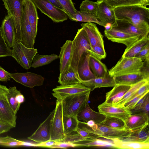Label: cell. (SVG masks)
I'll list each match as a JSON object with an SVG mask.
<instances>
[{"mask_svg": "<svg viewBox=\"0 0 149 149\" xmlns=\"http://www.w3.org/2000/svg\"><path fill=\"white\" fill-rule=\"evenodd\" d=\"M117 20L130 23L141 29L149 30V8L146 6L131 5L114 8Z\"/></svg>", "mask_w": 149, "mask_h": 149, "instance_id": "6da1fadb", "label": "cell"}, {"mask_svg": "<svg viewBox=\"0 0 149 149\" xmlns=\"http://www.w3.org/2000/svg\"><path fill=\"white\" fill-rule=\"evenodd\" d=\"M78 127L100 138L110 140L114 139L121 140L128 136L132 132L127 129H117L100 124L95 123L90 126L86 122L80 121H79Z\"/></svg>", "mask_w": 149, "mask_h": 149, "instance_id": "7a4b0ae2", "label": "cell"}, {"mask_svg": "<svg viewBox=\"0 0 149 149\" xmlns=\"http://www.w3.org/2000/svg\"><path fill=\"white\" fill-rule=\"evenodd\" d=\"M91 46L86 33L83 28L79 29L72 40L70 67L77 72V68L83 53L89 52Z\"/></svg>", "mask_w": 149, "mask_h": 149, "instance_id": "3957f363", "label": "cell"}, {"mask_svg": "<svg viewBox=\"0 0 149 149\" xmlns=\"http://www.w3.org/2000/svg\"><path fill=\"white\" fill-rule=\"evenodd\" d=\"M89 90L86 92L68 97L62 101L63 115L77 118L78 114L86 106L89 100Z\"/></svg>", "mask_w": 149, "mask_h": 149, "instance_id": "277c9868", "label": "cell"}, {"mask_svg": "<svg viewBox=\"0 0 149 149\" xmlns=\"http://www.w3.org/2000/svg\"><path fill=\"white\" fill-rule=\"evenodd\" d=\"M143 61L134 57L121 58L116 64L108 71L109 74L114 77L126 74L140 73Z\"/></svg>", "mask_w": 149, "mask_h": 149, "instance_id": "5b68a950", "label": "cell"}, {"mask_svg": "<svg viewBox=\"0 0 149 149\" xmlns=\"http://www.w3.org/2000/svg\"><path fill=\"white\" fill-rule=\"evenodd\" d=\"M8 14L11 17L13 23L15 41L21 42V24L23 13V0H2Z\"/></svg>", "mask_w": 149, "mask_h": 149, "instance_id": "8992f818", "label": "cell"}, {"mask_svg": "<svg viewBox=\"0 0 149 149\" xmlns=\"http://www.w3.org/2000/svg\"><path fill=\"white\" fill-rule=\"evenodd\" d=\"M12 51V57L26 70L31 68L33 58L38 52L36 48L27 47L20 42L16 41Z\"/></svg>", "mask_w": 149, "mask_h": 149, "instance_id": "52a82bcc", "label": "cell"}, {"mask_svg": "<svg viewBox=\"0 0 149 149\" xmlns=\"http://www.w3.org/2000/svg\"><path fill=\"white\" fill-rule=\"evenodd\" d=\"M51 123V140L58 141L65 136L63 122L62 101L56 100Z\"/></svg>", "mask_w": 149, "mask_h": 149, "instance_id": "ba28073f", "label": "cell"}, {"mask_svg": "<svg viewBox=\"0 0 149 149\" xmlns=\"http://www.w3.org/2000/svg\"><path fill=\"white\" fill-rule=\"evenodd\" d=\"M32 0L41 12L54 22H62L68 18V15L63 10L55 7L47 0Z\"/></svg>", "mask_w": 149, "mask_h": 149, "instance_id": "9c48e42d", "label": "cell"}, {"mask_svg": "<svg viewBox=\"0 0 149 149\" xmlns=\"http://www.w3.org/2000/svg\"><path fill=\"white\" fill-rule=\"evenodd\" d=\"M89 90H91L89 88L81 83L67 85H61L52 89L53 93L52 94L57 100L62 101L68 97Z\"/></svg>", "mask_w": 149, "mask_h": 149, "instance_id": "30bf717a", "label": "cell"}, {"mask_svg": "<svg viewBox=\"0 0 149 149\" xmlns=\"http://www.w3.org/2000/svg\"><path fill=\"white\" fill-rule=\"evenodd\" d=\"M98 9L96 18L104 27L107 24H111L112 27L116 25L117 19L115 15L114 8L109 5L105 0H100L96 1Z\"/></svg>", "mask_w": 149, "mask_h": 149, "instance_id": "8fae6325", "label": "cell"}, {"mask_svg": "<svg viewBox=\"0 0 149 149\" xmlns=\"http://www.w3.org/2000/svg\"><path fill=\"white\" fill-rule=\"evenodd\" d=\"M10 75L16 82L30 88L42 85L44 80L41 75L30 72L10 73Z\"/></svg>", "mask_w": 149, "mask_h": 149, "instance_id": "7c38bea8", "label": "cell"}, {"mask_svg": "<svg viewBox=\"0 0 149 149\" xmlns=\"http://www.w3.org/2000/svg\"><path fill=\"white\" fill-rule=\"evenodd\" d=\"M106 37L113 42L125 45L128 48L136 41L143 38L139 36L130 34L111 28L109 30L104 31Z\"/></svg>", "mask_w": 149, "mask_h": 149, "instance_id": "4fadbf2b", "label": "cell"}, {"mask_svg": "<svg viewBox=\"0 0 149 149\" xmlns=\"http://www.w3.org/2000/svg\"><path fill=\"white\" fill-rule=\"evenodd\" d=\"M54 110L40 124L36 130L28 139L38 143L51 140V123Z\"/></svg>", "mask_w": 149, "mask_h": 149, "instance_id": "5bb4252c", "label": "cell"}, {"mask_svg": "<svg viewBox=\"0 0 149 149\" xmlns=\"http://www.w3.org/2000/svg\"><path fill=\"white\" fill-rule=\"evenodd\" d=\"M100 112L106 116L120 119L124 121L132 114L130 110L123 107L115 106L104 102L98 107Z\"/></svg>", "mask_w": 149, "mask_h": 149, "instance_id": "9a60e30c", "label": "cell"}, {"mask_svg": "<svg viewBox=\"0 0 149 149\" xmlns=\"http://www.w3.org/2000/svg\"><path fill=\"white\" fill-rule=\"evenodd\" d=\"M21 42L27 47L34 48L36 38L34 37L32 27L23 10L21 21Z\"/></svg>", "mask_w": 149, "mask_h": 149, "instance_id": "2e32d148", "label": "cell"}, {"mask_svg": "<svg viewBox=\"0 0 149 149\" xmlns=\"http://www.w3.org/2000/svg\"><path fill=\"white\" fill-rule=\"evenodd\" d=\"M2 36L7 45L12 48L15 41V33L13 19L7 14L3 20L0 27Z\"/></svg>", "mask_w": 149, "mask_h": 149, "instance_id": "e0dca14e", "label": "cell"}, {"mask_svg": "<svg viewBox=\"0 0 149 149\" xmlns=\"http://www.w3.org/2000/svg\"><path fill=\"white\" fill-rule=\"evenodd\" d=\"M6 95H0V117L13 127L16 126V114L10 106Z\"/></svg>", "mask_w": 149, "mask_h": 149, "instance_id": "ac0fdd59", "label": "cell"}, {"mask_svg": "<svg viewBox=\"0 0 149 149\" xmlns=\"http://www.w3.org/2000/svg\"><path fill=\"white\" fill-rule=\"evenodd\" d=\"M90 54L89 52H85L83 53L77 68V73L81 83L95 77L89 66Z\"/></svg>", "mask_w": 149, "mask_h": 149, "instance_id": "d6986e66", "label": "cell"}, {"mask_svg": "<svg viewBox=\"0 0 149 149\" xmlns=\"http://www.w3.org/2000/svg\"><path fill=\"white\" fill-rule=\"evenodd\" d=\"M81 25L86 33L91 47L97 45L104 46L103 36L96 24L89 22L82 23Z\"/></svg>", "mask_w": 149, "mask_h": 149, "instance_id": "ffe728a7", "label": "cell"}, {"mask_svg": "<svg viewBox=\"0 0 149 149\" xmlns=\"http://www.w3.org/2000/svg\"><path fill=\"white\" fill-rule=\"evenodd\" d=\"M22 7L23 10L32 27L33 35L36 38L38 31L39 19L36 7L32 0H23Z\"/></svg>", "mask_w": 149, "mask_h": 149, "instance_id": "44dd1931", "label": "cell"}, {"mask_svg": "<svg viewBox=\"0 0 149 149\" xmlns=\"http://www.w3.org/2000/svg\"><path fill=\"white\" fill-rule=\"evenodd\" d=\"M72 45V40H67L61 47L58 56L60 60V74H63L66 72L69 69Z\"/></svg>", "mask_w": 149, "mask_h": 149, "instance_id": "7402d4cb", "label": "cell"}, {"mask_svg": "<svg viewBox=\"0 0 149 149\" xmlns=\"http://www.w3.org/2000/svg\"><path fill=\"white\" fill-rule=\"evenodd\" d=\"M106 117L103 113L92 109L88 103L85 107L78 114L77 118L79 121L87 122L92 120L95 124H100L105 120Z\"/></svg>", "mask_w": 149, "mask_h": 149, "instance_id": "603a6c76", "label": "cell"}, {"mask_svg": "<svg viewBox=\"0 0 149 149\" xmlns=\"http://www.w3.org/2000/svg\"><path fill=\"white\" fill-rule=\"evenodd\" d=\"M116 30L142 37L148 35L149 30L139 28L129 22L117 20L116 25L112 27Z\"/></svg>", "mask_w": 149, "mask_h": 149, "instance_id": "cb8c5ba5", "label": "cell"}, {"mask_svg": "<svg viewBox=\"0 0 149 149\" xmlns=\"http://www.w3.org/2000/svg\"><path fill=\"white\" fill-rule=\"evenodd\" d=\"M149 115L144 113L132 114L124 122L126 128L132 131L148 124Z\"/></svg>", "mask_w": 149, "mask_h": 149, "instance_id": "d4e9b609", "label": "cell"}, {"mask_svg": "<svg viewBox=\"0 0 149 149\" xmlns=\"http://www.w3.org/2000/svg\"><path fill=\"white\" fill-rule=\"evenodd\" d=\"M131 86L122 84H116L106 95L104 102L114 105L119 102L130 88Z\"/></svg>", "mask_w": 149, "mask_h": 149, "instance_id": "484cf974", "label": "cell"}, {"mask_svg": "<svg viewBox=\"0 0 149 149\" xmlns=\"http://www.w3.org/2000/svg\"><path fill=\"white\" fill-rule=\"evenodd\" d=\"M81 84L89 88L91 91L97 88L113 87L116 85L114 77L109 74L104 77H95Z\"/></svg>", "mask_w": 149, "mask_h": 149, "instance_id": "4316f807", "label": "cell"}, {"mask_svg": "<svg viewBox=\"0 0 149 149\" xmlns=\"http://www.w3.org/2000/svg\"><path fill=\"white\" fill-rule=\"evenodd\" d=\"M131 131L128 136L120 140L125 141L149 142L148 124Z\"/></svg>", "mask_w": 149, "mask_h": 149, "instance_id": "83f0119b", "label": "cell"}, {"mask_svg": "<svg viewBox=\"0 0 149 149\" xmlns=\"http://www.w3.org/2000/svg\"><path fill=\"white\" fill-rule=\"evenodd\" d=\"M89 64L95 77H104L109 74L106 65L101 60L91 54L89 57Z\"/></svg>", "mask_w": 149, "mask_h": 149, "instance_id": "f1b7e54d", "label": "cell"}, {"mask_svg": "<svg viewBox=\"0 0 149 149\" xmlns=\"http://www.w3.org/2000/svg\"><path fill=\"white\" fill-rule=\"evenodd\" d=\"M149 44L148 35L142 38L128 48H126L121 58L134 57L142 49Z\"/></svg>", "mask_w": 149, "mask_h": 149, "instance_id": "f546056e", "label": "cell"}, {"mask_svg": "<svg viewBox=\"0 0 149 149\" xmlns=\"http://www.w3.org/2000/svg\"><path fill=\"white\" fill-rule=\"evenodd\" d=\"M114 148L128 149H148L149 142H139L132 141H125L118 139L112 140Z\"/></svg>", "mask_w": 149, "mask_h": 149, "instance_id": "4dcf8cb0", "label": "cell"}, {"mask_svg": "<svg viewBox=\"0 0 149 149\" xmlns=\"http://www.w3.org/2000/svg\"><path fill=\"white\" fill-rule=\"evenodd\" d=\"M116 84L132 86L145 80L140 73L126 74L113 77Z\"/></svg>", "mask_w": 149, "mask_h": 149, "instance_id": "1f68e13d", "label": "cell"}, {"mask_svg": "<svg viewBox=\"0 0 149 149\" xmlns=\"http://www.w3.org/2000/svg\"><path fill=\"white\" fill-rule=\"evenodd\" d=\"M58 82L61 85H70L81 83L77 72L70 67L66 72L60 74Z\"/></svg>", "mask_w": 149, "mask_h": 149, "instance_id": "d6a6232c", "label": "cell"}, {"mask_svg": "<svg viewBox=\"0 0 149 149\" xmlns=\"http://www.w3.org/2000/svg\"><path fill=\"white\" fill-rule=\"evenodd\" d=\"M58 58V56L54 54L47 55L36 54L33 58L31 67L36 68L47 65Z\"/></svg>", "mask_w": 149, "mask_h": 149, "instance_id": "836d02e7", "label": "cell"}, {"mask_svg": "<svg viewBox=\"0 0 149 149\" xmlns=\"http://www.w3.org/2000/svg\"><path fill=\"white\" fill-rule=\"evenodd\" d=\"M79 121L77 118L63 115V125L65 135L76 132Z\"/></svg>", "mask_w": 149, "mask_h": 149, "instance_id": "e575fe53", "label": "cell"}, {"mask_svg": "<svg viewBox=\"0 0 149 149\" xmlns=\"http://www.w3.org/2000/svg\"><path fill=\"white\" fill-rule=\"evenodd\" d=\"M79 9L81 12L96 17L98 4L97 2H94L89 0H84L82 1L80 4Z\"/></svg>", "mask_w": 149, "mask_h": 149, "instance_id": "d590c367", "label": "cell"}, {"mask_svg": "<svg viewBox=\"0 0 149 149\" xmlns=\"http://www.w3.org/2000/svg\"><path fill=\"white\" fill-rule=\"evenodd\" d=\"M112 8H115L131 5H139L147 6L149 3L143 0H105Z\"/></svg>", "mask_w": 149, "mask_h": 149, "instance_id": "8d00e7d4", "label": "cell"}, {"mask_svg": "<svg viewBox=\"0 0 149 149\" xmlns=\"http://www.w3.org/2000/svg\"><path fill=\"white\" fill-rule=\"evenodd\" d=\"M8 89V92L6 96L10 106L16 115L20 106L16 100V96L19 91L17 90L15 86L10 87Z\"/></svg>", "mask_w": 149, "mask_h": 149, "instance_id": "74e56055", "label": "cell"}, {"mask_svg": "<svg viewBox=\"0 0 149 149\" xmlns=\"http://www.w3.org/2000/svg\"><path fill=\"white\" fill-rule=\"evenodd\" d=\"M100 124L117 129H127L123 120L114 117L106 116L105 120Z\"/></svg>", "mask_w": 149, "mask_h": 149, "instance_id": "f35d334b", "label": "cell"}, {"mask_svg": "<svg viewBox=\"0 0 149 149\" xmlns=\"http://www.w3.org/2000/svg\"><path fill=\"white\" fill-rule=\"evenodd\" d=\"M149 80H143L131 86L130 88L125 94L123 97L115 104V106L123 107L124 104L134 93L142 86Z\"/></svg>", "mask_w": 149, "mask_h": 149, "instance_id": "ab89813d", "label": "cell"}, {"mask_svg": "<svg viewBox=\"0 0 149 149\" xmlns=\"http://www.w3.org/2000/svg\"><path fill=\"white\" fill-rule=\"evenodd\" d=\"M92 140H93L87 139L83 137L79 133L76 132V133L73 132L65 135V137L63 139L58 142L74 144H76L77 147L78 144L83 143Z\"/></svg>", "mask_w": 149, "mask_h": 149, "instance_id": "60d3db41", "label": "cell"}, {"mask_svg": "<svg viewBox=\"0 0 149 149\" xmlns=\"http://www.w3.org/2000/svg\"><path fill=\"white\" fill-rule=\"evenodd\" d=\"M63 10L68 16V18L72 20L76 13L77 10L76 9L72 0H57Z\"/></svg>", "mask_w": 149, "mask_h": 149, "instance_id": "b9f144b4", "label": "cell"}, {"mask_svg": "<svg viewBox=\"0 0 149 149\" xmlns=\"http://www.w3.org/2000/svg\"><path fill=\"white\" fill-rule=\"evenodd\" d=\"M77 146L108 147L114 148V145L112 140V141H109L101 140L98 139L83 143L78 144Z\"/></svg>", "mask_w": 149, "mask_h": 149, "instance_id": "7bdbcfd3", "label": "cell"}, {"mask_svg": "<svg viewBox=\"0 0 149 149\" xmlns=\"http://www.w3.org/2000/svg\"><path fill=\"white\" fill-rule=\"evenodd\" d=\"M24 142L8 136L0 137V146L4 147H15L23 146Z\"/></svg>", "mask_w": 149, "mask_h": 149, "instance_id": "ee69618b", "label": "cell"}, {"mask_svg": "<svg viewBox=\"0 0 149 149\" xmlns=\"http://www.w3.org/2000/svg\"><path fill=\"white\" fill-rule=\"evenodd\" d=\"M72 20L76 22L94 23L101 26L100 23L96 17L91 16L78 10Z\"/></svg>", "mask_w": 149, "mask_h": 149, "instance_id": "f6af8a7d", "label": "cell"}, {"mask_svg": "<svg viewBox=\"0 0 149 149\" xmlns=\"http://www.w3.org/2000/svg\"><path fill=\"white\" fill-rule=\"evenodd\" d=\"M149 92L146 94L143 102L138 107L130 110L132 114L144 113L149 115Z\"/></svg>", "mask_w": 149, "mask_h": 149, "instance_id": "bcb514c9", "label": "cell"}, {"mask_svg": "<svg viewBox=\"0 0 149 149\" xmlns=\"http://www.w3.org/2000/svg\"><path fill=\"white\" fill-rule=\"evenodd\" d=\"M6 56H12V49L6 44L0 28V58Z\"/></svg>", "mask_w": 149, "mask_h": 149, "instance_id": "7dc6e473", "label": "cell"}, {"mask_svg": "<svg viewBox=\"0 0 149 149\" xmlns=\"http://www.w3.org/2000/svg\"><path fill=\"white\" fill-rule=\"evenodd\" d=\"M90 54L101 60L106 57V53L104 46L97 45L91 47Z\"/></svg>", "mask_w": 149, "mask_h": 149, "instance_id": "c3c4849f", "label": "cell"}, {"mask_svg": "<svg viewBox=\"0 0 149 149\" xmlns=\"http://www.w3.org/2000/svg\"><path fill=\"white\" fill-rule=\"evenodd\" d=\"M76 132L83 137L89 140H94L100 138L99 136L91 133L78 127Z\"/></svg>", "mask_w": 149, "mask_h": 149, "instance_id": "681fc988", "label": "cell"}, {"mask_svg": "<svg viewBox=\"0 0 149 149\" xmlns=\"http://www.w3.org/2000/svg\"><path fill=\"white\" fill-rule=\"evenodd\" d=\"M149 92V91H148L142 95L136 96L132 100L126 102L124 104L123 107L129 110L132 109L139 100Z\"/></svg>", "mask_w": 149, "mask_h": 149, "instance_id": "f907efd6", "label": "cell"}, {"mask_svg": "<svg viewBox=\"0 0 149 149\" xmlns=\"http://www.w3.org/2000/svg\"><path fill=\"white\" fill-rule=\"evenodd\" d=\"M148 91H149V81L147 82L140 87L127 100V102L132 100L136 96L142 95Z\"/></svg>", "mask_w": 149, "mask_h": 149, "instance_id": "816d5d0a", "label": "cell"}, {"mask_svg": "<svg viewBox=\"0 0 149 149\" xmlns=\"http://www.w3.org/2000/svg\"><path fill=\"white\" fill-rule=\"evenodd\" d=\"M143 64L140 70V73L145 80H149V58L143 61Z\"/></svg>", "mask_w": 149, "mask_h": 149, "instance_id": "f5cc1de1", "label": "cell"}, {"mask_svg": "<svg viewBox=\"0 0 149 149\" xmlns=\"http://www.w3.org/2000/svg\"><path fill=\"white\" fill-rule=\"evenodd\" d=\"M134 57L141 59L143 61L149 58V44L142 49Z\"/></svg>", "mask_w": 149, "mask_h": 149, "instance_id": "db71d44e", "label": "cell"}, {"mask_svg": "<svg viewBox=\"0 0 149 149\" xmlns=\"http://www.w3.org/2000/svg\"><path fill=\"white\" fill-rule=\"evenodd\" d=\"M11 78L10 73L0 66V81H7Z\"/></svg>", "mask_w": 149, "mask_h": 149, "instance_id": "11a10c76", "label": "cell"}, {"mask_svg": "<svg viewBox=\"0 0 149 149\" xmlns=\"http://www.w3.org/2000/svg\"><path fill=\"white\" fill-rule=\"evenodd\" d=\"M77 147L76 144H74L58 142L57 143L52 146L50 148H67L69 147Z\"/></svg>", "mask_w": 149, "mask_h": 149, "instance_id": "9f6ffc18", "label": "cell"}, {"mask_svg": "<svg viewBox=\"0 0 149 149\" xmlns=\"http://www.w3.org/2000/svg\"><path fill=\"white\" fill-rule=\"evenodd\" d=\"M13 127L11 125L3 121L0 122V134L7 132Z\"/></svg>", "mask_w": 149, "mask_h": 149, "instance_id": "6f0895ef", "label": "cell"}, {"mask_svg": "<svg viewBox=\"0 0 149 149\" xmlns=\"http://www.w3.org/2000/svg\"><path fill=\"white\" fill-rule=\"evenodd\" d=\"M58 141L50 140L46 141L39 143H36V147L51 148L52 146L56 144Z\"/></svg>", "mask_w": 149, "mask_h": 149, "instance_id": "680465c9", "label": "cell"}, {"mask_svg": "<svg viewBox=\"0 0 149 149\" xmlns=\"http://www.w3.org/2000/svg\"><path fill=\"white\" fill-rule=\"evenodd\" d=\"M16 100L17 102L20 105L24 101V96L21 93L20 91L16 96Z\"/></svg>", "mask_w": 149, "mask_h": 149, "instance_id": "91938a15", "label": "cell"}, {"mask_svg": "<svg viewBox=\"0 0 149 149\" xmlns=\"http://www.w3.org/2000/svg\"><path fill=\"white\" fill-rule=\"evenodd\" d=\"M8 92V89L6 86L0 84V95H6Z\"/></svg>", "mask_w": 149, "mask_h": 149, "instance_id": "94428289", "label": "cell"}, {"mask_svg": "<svg viewBox=\"0 0 149 149\" xmlns=\"http://www.w3.org/2000/svg\"><path fill=\"white\" fill-rule=\"evenodd\" d=\"M55 7L63 10L60 4L57 0H47Z\"/></svg>", "mask_w": 149, "mask_h": 149, "instance_id": "6125c7cd", "label": "cell"}, {"mask_svg": "<svg viewBox=\"0 0 149 149\" xmlns=\"http://www.w3.org/2000/svg\"><path fill=\"white\" fill-rule=\"evenodd\" d=\"M143 1H146L148 3H149V0H143Z\"/></svg>", "mask_w": 149, "mask_h": 149, "instance_id": "be15d7a7", "label": "cell"}, {"mask_svg": "<svg viewBox=\"0 0 149 149\" xmlns=\"http://www.w3.org/2000/svg\"><path fill=\"white\" fill-rule=\"evenodd\" d=\"M1 121V119L0 117V122Z\"/></svg>", "mask_w": 149, "mask_h": 149, "instance_id": "e7e4bbea", "label": "cell"}]
</instances>
